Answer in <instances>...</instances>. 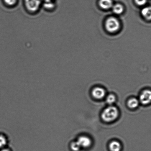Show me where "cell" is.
<instances>
[{"label": "cell", "mask_w": 151, "mask_h": 151, "mask_svg": "<svg viewBox=\"0 0 151 151\" xmlns=\"http://www.w3.org/2000/svg\"><path fill=\"white\" fill-rule=\"evenodd\" d=\"M119 112L116 107L109 106L103 111L101 114V118L105 122H109L115 121L119 116Z\"/></svg>", "instance_id": "cell-1"}, {"label": "cell", "mask_w": 151, "mask_h": 151, "mask_svg": "<svg viewBox=\"0 0 151 151\" xmlns=\"http://www.w3.org/2000/svg\"><path fill=\"white\" fill-rule=\"evenodd\" d=\"M105 26L108 32L111 33H114L119 30L120 23L119 21L116 18L110 17L106 20Z\"/></svg>", "instance_id": "cell-2"}, {"label": "cell", "mask_w": 151, "mask_h": 151, "mask_svg": "<svg viewBox=\"0 0 151 151\" xmlns=\"http://www.w3.org/2000/svg\"><path fill=\"white\" fill-rule=\"evenodd\" d=\"M42 0H25L26 8L31 12H35L39 9Z\"/></svg>", "instance_id": "cell-3"}, {"label": "cell", "mask_w": 151, "mask_h": 151, "mask_svg": "<svg viewBox=\"0 0 151 151\" xmlns=\"http://www.w3.org/2000/svg\"><path fill=\"white\" fill-rule=\"evenodd\" d=\"M151 93L150 90H144L140 94L139 97V101L142 104L147 105L151 102Z\"/></svg>", "instance_id": "cell-4"}, {"label": "cell", "mask_w": 151, "mask_h": 151, "mask_svg": "<svg viewBox=\"0 0 151 151\" xmlns=\"http://www.w3.org/2000/svg\"><path fill=\"white\" fill-rule=\"evenodd\" d=\"M106 91L102 87H96L94 88L92 91V94L93 97L96 99H103L106 96Z\"/></svg>", "instance_id": "cell-5"}, {"label": "cell", "mask_w": 151, "mask_h": 151, "mask_svg": "<svg viewBox=\"0 0 151 151\" xmlns=\"http://www.w3.org/2000/svg\"><path fill=\"white\" fill-rule=\"evenodd\" d=\"M81 147L87 148L91 145L92 141L91 139L85 136H82L78 137L77 141Z\"/></svg>", "instance_id": "cell-6"}, {"label": "cell", "mask_w": 151, "mask_h": 151, "mask_svg": "<svg viewBox=\"0 0 151 151\" xmlns=\"http://www.w3.org/2000/svg\"><path fill=\"white\" fill-rule=\"evenodd\" d=\"M99 4L101 7L104 9H109L113 6L111 0H100Z\"/></svg>", "instance_id": "cell-7"}, {"label": "cell", "mask_w": 151, "mask_h": 151, "mask_svg": "<svg viewBox=\"0 0 151 151\" xmlns=\"http://www.w3.org/2000/svg\"><path fill=\"white\" fill-rule=\"evenodd\" d=\"M109 148L111 151H120L121 149V143L119 142L114 140L109 144Z\"/></svg>", "instance_id": "cell-8"}, {"label": "cell", "mask_w": 151, "mask_h": 151, "mask_svg": "<svg viewBox=\"0 0 151 151\" xmlns=\"http://www.w3.org/2000/svg\"><path fill=\"white\" fill-rule=\"evenodd\" d=\"M127 105L130 109H136L139 106V101L135 98H132L128 100Z\"/></svg>", "instance_id": "cell-9"}, {"label": "cell", "mask_w": 151, "mask_h": 151, "mask_svg": "<svg viewBox=\"0 0 151 151\" xmlns=\"http://www.w3.org/2000/svg\"><path fill=\"white\" fill-rule=\"evenodd\" d=\"M142 14L144 17L148 20H150L151 17V8L146 7L143 9L141 12Z\"/></svg>", "instance_id": "cell-10"}, {"label": "cell", "mask_w": 151, "mask_h": 151, "mask_svg": "<svg viewBox=\"0 0 151 151\" xmlns=\"http://www.w3.org/2000/svg\"><path fill=\"white\" fill-rule=\"evenodd\" d=\"M124 10L123 7L120 4H115L113 7V11L116 14H122L124 11Z\"/></svg>", "instance_id": "cell-11"}, {"label": "cell", "mask_w": 151, "mask_h": 151, "mask_svg": "<svg viewBox=\"0 0 151 151\" xmlns=\"http://www.w3.org/2000/svg\"><path fill=\"white\" fill-rule=\"evenodd\" d=\"M116 97L114 95L111 94L107 96L106 98V102L108 104L112 105L116 101Z\"/></svg>", "instance_id": "cell-12"}, {"label": "cell", "mask_w": 151, "mask_h": 151, "mask_svg": "<svg viewBox=\"0 0 151 151\" xmlns=\"http://www.w3.org/2000/svg\"><path fill=\"white\" fill-rule=\"evenodd\" d=\"M70 147L74 151H78L81 148V146L77 141L72 142L71 145Z\"/></svg>", "instance_id": "cell-13"}, {"label": "cell", "mask_w": 151, "mask_h": 151, "mask_svg": "<svg viewBox=\"0 0 151 151\" xmlns=\"http://www.w3.org/2000/svg\"><path fill=\"white\" fill-rule=\"evenodd\" d=\"M7 140L6 137L2 135H0V148L4 147L6 144Z\"/></svg>", "instance_id": "cell-14"}, {"label": "cell", "mask_w": 151, "mask_h": 151, "mask_svg": "<svg viewBox=\"0 0 151 151\" xmlns=\"http://www.w3.org/2000/svg\"><path fill=\"white\" fill-rule=\"evenodd\" d=\"M4 1L7 5L13 6L16 4L17 0H4Z\"/></svg>", "instance_id": "cell-15"}, {"label": "cell", "mask_w": 151, "mask_h": 151, "mask_svg": "<svg viewBox=\"0 0 151 151\" xmlns=\"http://www.w3.org/2000/svg\"><path fill=\"white\" fill-rule=\"evenodd\" d=\"M136 4L139 6L145 5L147 2V0H135Z\"/></svg>", "instance_id": "cell-16"}, {"label": "cell", "mask_w": 151, "mask_h": 151, "mask_svg": "<svg viewBox=\"0 0 151 151\" xmlns=\"http://www.w3.org/2000/svg\"><path fill=\"white\" fill-rule=\"evenodd\" d=\"M45 3L51 2V0H45Z\"/></svg>", "instance_id": "cell-17"}, {"label": "cell", "mask_w": 151, "mask_h": 151, "mask_svg": "<svg viewBox=\"0 0 151 151\" xmlns=\"http://www.w3.org/2000/svg\"><path fill=\"white\" fill-rule=\"evenodd\" d=\"M1 151H10L9 150H8V149H3Z\"/></svg>", "instance_id": "cell-18"}]
</instances>
